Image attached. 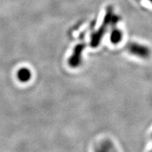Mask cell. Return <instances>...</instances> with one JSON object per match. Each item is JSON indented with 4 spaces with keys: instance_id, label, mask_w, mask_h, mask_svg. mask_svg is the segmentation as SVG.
<instances>
[{
    "instance_id": "obj_1",
    "label": "cell",
    "mask_w": 152,
    "mask_h": 152,
    "mask_svg": "<svg viewBox=\"0 0 152 152\" xmlns=\"http://www.w3.org/2000/svg\"><path fill=\"white\" fill-rule=\"evenodd\" d=\"M83 45H78L75 47L74 49L73 54H72L71 58H69L68 63L69 65L71 67H76L80 64V58H81V52L83 51Z\"/></svg>"
},
{
    "instance_id": "obj_2",
    "label": "cell",
    "mask_w": 152,
    "mask_h": 152,
    "mask_svg": "<svg viewBox=\"0 0 152 152\" xmlns=\"http://www.w3.org/2000/svg\"><path fill=\"white\" fill-rule=\"evenodd\" d=\"M17 77L19 81L22 83H26L29 81L32 77V73L30 69L27 68H22L18 71Z\"/></svg>"
},
{
    "instance_id": "obj_3",
    "label": "cell",
    "mask_w": 152,
    "mask_h": 152,
    "mask_svg": "<svg viewBox=\"0 0 152 152\" xmlns=\"http://www.w3.org/2000/svg\"><path fill=\"white\" fill-rule=\"evenodd\" d=\"M130 52L133 54L140 55V56H147L149 54V51L145 47L142 46H137V45H132L130 46Z\"/></svg>"
},
{
    "instance_id": "obj_4",
    "label": "cell",
    "mask_w": 152,
    "mask_h": 152,
    "mask_svg": "<svg viewBox=\"0 0 152 152\" xmlns=\"http://www.w3.org/2000/svg\"><path fill=\"white\" fill-rule=\"evenodd\" d=\"M121 37V34L119 31H115L113 33H112L111 40L113 42H118L120 41Z\"/></svg>"
}]
</instances>
